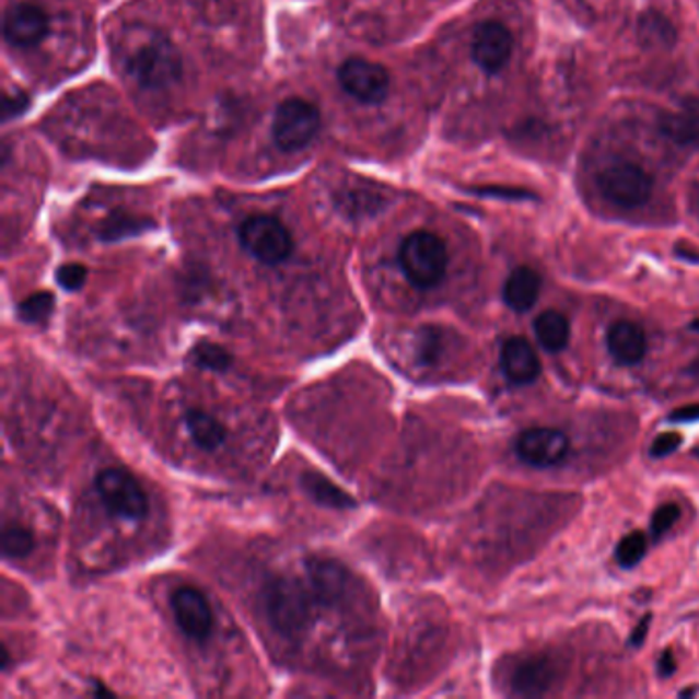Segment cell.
<instances>
[{"label": "cell", "instance_id": "obj_37", "mask_svg": "<svg viewBox=\"0 0 699 699\" xmlns=\"http://www.w3.org/2000/svg\"><path fill=\"white\" fill-rule=\"evenodd\" d=\"M691 326H694V328H696V330H699V321H696V323H694V325H691Z\"/></svg>", "mask_w": 699, "mask_h": 699}, {"label": "cell", "instance_id": "obj_3", "mask_svg": "<svg viewBox=\"0 0 699 699\" xmlns=\"http://www.w3.org/2000/svg\"><path fill=\"white\" fill-rule=\"evenodd\" d=\"M400 267L417 288L438 286L447 271V246L438 234L417 230L408 234L398 253Z\"/></svg>", "mask_w": 699, "mask_h": 699}, {"label": "cell", "instance_id": "obj_17", "mask_svg": "<svg viewBox=\"0 0 699 699\" xmlns=\"http://www.w3.org/2000/svg\"><path fill=\"white\" fill-rule=\"evenodd\" d=\"M541 277L532 267L515 269L504 283L503 298L506 306L515 312H527L539 298Z\"/></svg>", "mask_w": 699, "mask_h": 699}, {"label": "cell", "instance_id": "obj_2", "mask_svg": "<svg viewBox=\"0 0 699 699\" xmlns=\"http://www.w3.org/2000/svg\"><path fill=\"white\" fill-rule=\"evenodd\" d=\"M124 65L131 79L147 89H163L179 81V51L161 33L133 37L124 51Z\"/></svg>", "mask_w": 699, "mask_h": 699}, {"label": "cell", "instance_id": "obj_7", "mask_svg": "<svg viewBox=\"0 0 699 699\" xmlns=\"http://www.w3.org/2000/svg\"><path fill=\"white\" fill-rule=\"evenodd\" d=\"M603 196L621 208H640L652 196V177L634 163L609 164L597 177Z\"/></svg>", "mask_w": 699, "mask_h": 699}, {"label": "cell", "instance_id": "obj_21", "mask_svg": "<svg viewBox=\"0 0 699 699\" xmlns=\"http://www.w3.org/2000/svg\"><path fill=\"white\" fill-rule=\"evenodd\" d=\"M534 330H536L537 341L541 342V347L552 353L567 349V345H569L570 323L562 312H556V310L541 312L536 318Z\"/></svg>", "mask_w": 699, "mask_h": 699}, {"label": "cell", "instance_id": "obj_22", "mask_svg": "<svg viewBox=\"0 0 699 699\" xmlns=\"http://www.w3.org/2000/svg\"><path fill=\"white\" fill-rule=\"evenodd\" d=\"M638 35L644 48H667L677 37L667 16L659 15V13L642 15L638 23Z\"/></svg>", "mask_w": 699, "mask_h": 699}, {"label": "cell", "instance_id": "obj_4", "mask_svg": "<svg viewBox=\"0 0 699 699\" xmlns=\"http://www.w3.org/2000/svg\"><path fill=\"white\" fill-rule=\"evenodd\" d=\"M321 130V112L306 98H286L273 117V140L286 152L308 147Z\"/></svg>", "mask_w": 699, "mask_h": 699}, {"label": "cell", "instance_id": "obj_34", "mask_svg": "<svg viewBox=\"0 0 699 699\" xmlns=\"http://www.w3.org/2000/svg\"><path fill=\"white\" fill-rule=\"evenodd\" d=\"M649 626H651V616H644V619L636 626L634 634H632V644L634 646H640L642 642H644V638H646V630H649Z\"/></svg>", "mask_w": 699, "mask_h": 699}, {"label": "cell", "instance_id": "obj_18", "mask_svg": "<svg viewBox=\"0 0 699 699\" xmlns=\"http://www.w3.org/2000/svg\"><path fill=\"white\" fill-rule=\"evenodd\" d=\"M300 485L304 488V492L308 494L310 499L321 506H328V509H356L358 503L351 494H347L345 490L337 487L333 480H328L323 474L318 471L310 470L302 474L300 478Z\"/></svg>", "mask_w": 699, "mask_h": 699}, {"label": "cell", "instance_id": "obj_13", "mask_svg": "<svg viewBox=\"0 0 699 699\" xmlns=\"http://www.w3.org/2000/svg\"><path fill=\"white\" fill-rule=\"evenodd\" d=\"M306 581L321 605H333L341 602L342 595L347 593L349 572L335 560L312 558L306 564Z\"/></svg>", "mask_w": 699, "mask_h": 699}, {"label": "cell", "instance_id": "obj_19", "mask_svg": "<svg viewBox=\"0 0 699 699\" xmlns=\"http://www.w3.org/2000/svg\"><path fill=\"white\" fill-rule=\"evenodd\" d=\"M554 681L552 663L544 656H534L515 668L513 687L521 696H541Z\"/></svg>", "mask_w": 699, "mask_h": 699}, {"label": "cell", "instance_id": "obj_24", "mask_svg": "<svg viewBox=\"0 0 699 699\" xmlns=\"http://www.w3.org/2000/svg\"><path fill=\"white\" fill-rule=\"evenodd\" d=\"M191 359L196 361L197 368L212 370V372H226L232 365V356L229 351L210 341L197 342L191 349Z\"/></svg>", "mask_w": 699, "mask_h": 699}, {"label": "cell", "instance_id": "obj_26", "mask_svg": "<svg viewBox=\"0 0 699 699\" xmlns=\"http://www.w3.org/2000/svg\"><path fill=\"white\" fill-rule=\"evenodd\" d=\"M150 226L148 220H140L136 215H124V213H114L101 229V238L103 241H119L131 234H140Z\"/></svg>", "mask_w": 699, "mask_h": 699}, {"label": "cell", "instance_id": "obj_25", "mask_svg": "<svg viewBox=\"0 0 699 699\" xmlns=\"http://www.w3.org/2000/svg\"><path fill=\"white\" fill-rule=\"evenodd\" d=\"M35 548V537L30 529L21 525H11L2 532V556L9 560L25 558Z\"/></svg>", "mask_w": 699, "mask_h": 699}, {"label": "cell", "instance_id": "obj_8", "mask_svg": "<svg viewBox=\"0 0 699 699\" xmlns=\"http://www.w3.org/2000/svg\"><path fill=\"white\" fill-rule=\"evenodd\" d=\"M339 82L349 97L365 105H377L388 97L391 74L382 65L363 58H349L339 68Z\"/></svg>", "mask_w": 699, "mask_h": 699}, {"label": "cell", "instance_id": "obj_15", "mask_svg": "<svg viewBox=\"0 0 699 699\" xmlns=\"http://www.w3.org/2000/svg\"><path fill=\"white\" fill-rule=\"evenodd\" d=\"M607 347L618 363L634 365L646 356V333L636 323L619 321L607 333Z\"/></svg>", "mask_w": 699, "mask_h": 699}, {"label": "cell", "instance_id": "obj_36", "mask_svg": "<svg viewBox=\"0 0 699 699\" xmlns=\"http://www.w3.org/2000/svg\"><path fill=\"white\" fill-rule=\"evenodd\" d=\"M93 696H114V691H109L107 687H103V684H93V691H91Z\"/></svg>", "mask_w": 699, "mask_h": 699}, {"label": "cell", "instance_id": "obj_23", "mask_svg": "<svg viewBox=\"0 0 699 699\" xmlns=\"http://www.w3.org/2000/svg\"><path fill=\"white\" fill-rule=\"evenodd\" d=\"M56 306V295L51 292L32 293L16 306V316L25 325H44L48 323Z\"/></svg>", "mask_w": 699, "mask_h": 699}, {"label": "cell", "instance_id": "obj_31", "mask_svg": "<svg viewBox=\"0 0 699 699\" xmlns=\"http://www.w3.org/2000/svg\"><path fill=\"white\" fill-rule=\"evenodd\" d=\"M681 435L679 433H663L656 440L652 441L651 454L654 457L668 456L673 454L679 445H681Z\"/></svg>", "mask_w": 699, "mask_h": 699}, {"label": "cell", "instance_id": "obj_5", "mask_svg": "<svg viewBox=\"0 0 699 699\" xmlns=\"http://www.w3.org/2000/svg\"><path fill=\"white\" fill-rule=\"evenodd\" d=\"M238 236L244 251L265 265H279L292 255L290 230L271 215H253L244 220Z\"/></svg>", "mask_w": 699, "mask_h": 699}, {"label": "cell", "instance_id": "obj_9", "mask_svg": "<svg viewBox=\"0 0 699 699\" xmlns=\"http://www.w3.org/2000/svg\"><path fill=\"white\" fill-rule=\"evenodd\" d=\"M517 456L536 468H550L569 454V438L550 427H536L523 431L515 443Z\"/></svg>", "mask_w": 699, "mask_h": 699}, {"label": "cell", "instance_id": "obj_11", "mask_svg": "<svg viewBox=\"0 0 699 699\" xmlns=\"http://www.w3.org/2000/svg\"><path fill=\"white\" fill-rule=\"evenodd\" d=\"M49 19L46 11L33 2L13 4L2 21L4 39L15 48H33L46 39Z\"/></svg>", "mask_w": 699, "mask_h": 699}, {"label": "cell", "instance_id": "obj_10", "mask_svg": "<svg viewBox=\"0 0 699 699\" xmlns=\"http://www.w3.org/2000/svg\"><path fill=\"white\" fill-rule=\"evenodd\" d=\"M513 56V35L503 23L487 21L471 37V58L488 74L501 72Z\"/></svg>", "mask_w": 699, "mask_h": 699}, {"label": "cell", "instance_id": "obj_6", "mask_svg": "<svg viewBox=\"0 0 699 699\" xmlns=\"http://www.w3.org/2000/svg\"><path fill=\"white\" fill-rule=\"evenodd\" d=\"M95 488L109 513L124 520L140 521L147 517V494L130 471L124 468L98 471Z\"/></svg>", "mask_w": 699, "mask_h": 699}, {"label": "cell", "instance_id": "obj_28", "mask_svg": "<svg viewBox=\"0 0 699 699\" xmlns=\"http://www.w3.org/2000/svg\"><path fill=\"white\" fill-rule=\"evenodd\" d=\"M86 276H89V269L81 263H66L62 267H58L56 281L68 292H77L86 283Z\"/></svg>", "mask_w": 699, "mask_h": 699}, {"label": "cell", "instance_id": "obj_20", "mask_svg": "<svg viewBox=\"0 0 699 699\" xmlns=\"http://www.w3.org/2000/svg\"><path fill=\"white\" fill-rule=\"evenodd\" d=\"M185 427L203 450H215L226 441V427L201 408H191L185 412Z\"/></svg>", "mask_w": 699, "mask_h": 699}, {"label": "cell", "instance_id": "obj_14", "mask_svg": "<svg viewBox=\"0 0 699 699\" xmlns=\"http://www.w3.org/2000/svg\"><path fill=\"white\" fill-rule=\"evenodd\" d=\"M501 368L513 384H532L541 372V363L532 342L523 337H511L501 351Z\"/></svg>", "mask_w": 699, "mask_h": 699}, {"label": "cell", "instance_id": "obj_30", "mask_svg": "<svg viewBox=\"0 0 699 699\" xmlns=\"http://www.w3.org/2000/svg\"><path fill=\"white\" fill-rule=\"evenodd\" d=\"M471 194L501 197V199H509V201H529V199L536 197L532 191H527V189H520V187H499V185H492V187H476V189H471Z\"/></svg>", "mask_w": 699, "mask_h": 699}, {"label": "cell", "instance_id": "obj_12", "mask_svg": "<svg viewBox=\"0 0 699 699\" xmlns=\"http://www.w3.org/2000/svg\"><path fill=\"white\" fill-rule=\"evenodd\" d=\"M173 614L183 634L197 642L208 640L213 630L212 607L194 586H180L173 593Z\"/></svg>", "mask_w": 699, "mask_h": 699}, {"label": "cell", "instance_id": "obj_29", "mask_svg": "<svg viewBox=\"0 0 699 699\" xmlns=\"http://www.w3.org/2000/svg\"><path fill=\"white\" fill-rule=\"evenodd\" d=\"M681 515V509L675 503L663 504L652 515V536L661 537L677 523Z\"/></svg>", "mask_w": 699, "mask_h": 699}, {"label": "cell", "instance_id": "obj_35", "mask_svg": "<svg viewBox=\"0 0 699 699\" xmlns=\"http://www.w3.org/2000/svg\"><path fill=\"white\" fill-rule=\"evenodd\" d=\"M659 671H661V675H671L673 671H675V659H673V654L671 652H665L663 656H661V661H659Z\"/></svg>", "mask_w": 699, "mask_h": 699}, {"label": "cell", "instance_id": "obj_16", "mask_svg": "<svg viewBox=\"0 0 699 699\" xmlns=\"http://www.w3.org/2000/svg\"><path fill=\"white\" fill-rule=\"evenodd\" d=\"M659 128L663 136L681 147L699 144V98L687 97L681 101L677 109L663 115Z\"/></svg>", "mask_w": 699, "mask_h": 699}, {"label": "cell", "instance_id": "obj_32", "mask_svg": "<svg viewBox=\"0 0 699 699\" xmlns=\"http://www.w3.org/2000/svg\"><path fill=\"white\" fill-rule=\"evenodd\" d=\"M27 107H30V97L23 95V93H13V95L4 97V112H2V115L9 121V119L23 114Z\"/></svg>", "mask_w": 699, "mask_h": 699}, {"label": "cell", "instance_id": "obj_27", "mask_svg": "<svg viewBox=\"0 0 699 699\" xmlns=\"http://www.w3.org/2000/svg\"><path fill=\"white\" fill-rule=\"evenodd\" d=\"M646 548H649V539L642 532H634V534L621 537L618 550H616L619 564L624 569H634L636 564L646 556Z\"/></svg>", "mask_w": 699, "mask_h": 699}, {"label": "cell", "instance_id": "obj_1", "mask_svg": "<svg viewBox=\"0 0 699 699\" xmlns=\"http://www.w3.org/2000/svg\"><path fill=\"white\" fill-rule=\"evenodd\" d=\"M321 602L316 599L308 581L293 576L269 579L263 589V607L277 632L286 638H300L308 630L314 611Z\"/></svg>", "mask_w": 699, "mask_h": 699}, {"label": "cell", "instance_id": "obj_33", "mask_svg": "<svg viewBox=\"0 0 699 699\" xmlns=\"http://www.w3.org/2000/svg\"><path fill=\"white\" fill-rule=\"evenodd\" d=\"M673 423H694L699 421V405H689V407L679 408L668 417Z\"/></svg>", "mask_w": 699, "mask_h": 699}]
</instances>
